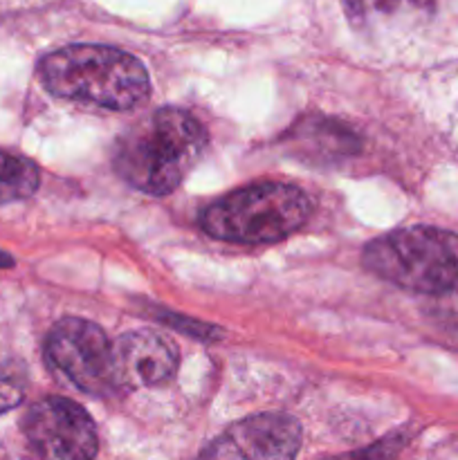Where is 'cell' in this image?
I'll return each instance as SVG.
<instances>
[{"label": "cell", "instance_id": "obj_1", "mask_svg": "<svg viewBox=\"0 0 458 460\" xmlns=\"http://www.w3.org/2000/svg\"><path fill=\"white\" fill-rule=\"evenodd\" d=\"M207 148V130L180 108H160L126 130L117 142L115 171L148 196L180 187Z\"/></svg>", "mask_w": 458, "mask_h": 460}, {"label": "cell", "instance_id": "obj_2", "mask_svg": "<svg viewBox=\"0 0 458 460\" xmlns=\"http://www.w3.org/2000/svg\"><path fill=\"white\" fill-rule=\"evenodd\" d=\"M39 76L61 99L130 111L148 97L151 81L137 57L108 45H67L40 58Z\"/></svg>", "mask_w": 458, "mask_h": 460}, {"label": "cell", "instance_id": "obj_3", "mask_svg": "<svg viewBox=\"0 0 458 460\" xmlns=\"http://www.w3.org/2000/svg\"><path fill=\"white\" fill-rule=\"evenodd\" d=\"M313 202L299 187L263 182L220 198L202 214L211 238L233 245H269L292 236L308 223Z\"/></svg>", "mask_w": 458, "mask_h": 460}, {"label": "cell", "instance_id": "obj_4", "mask_svg": "<svg viewBox=\"0 0 458 460\" xmlns=\"http://www.w3.org/2000/svg\"><path fill=\"white\" fill-rule=\"evenodd\" d=\"M362 261L375 277L418 295L458 286V236L447 229H398L368 243Z\"/></svg>", "mask_w": 458, "mask_h": 460}, {"label": "cell", "instance_id": "obj_5", "mask_svg": "<svg viewBox=\"0 0 458 460\" xmlns=\"http://www.w3.org/2000/svg\"><path fill=\"white\" fill-rule=\"evenodd\" d=\"M48 362L67 377L76 389L90 395L117 394L112 341L92 322L61 319L45 344Z\"/></svg>", "mask_w": 458, "mask_h": 460}, {"label": "cell", "instance_id": "obj_6", "mask_svg": "<svg viewBox=\"0 0 458 460\" xmlns=\"http://www.w3.org/2000/svg\"><path fill=\"white\" fill-rule=\"evenodd\" d=\"M22 431L40 460H94L99 449L94 422L76 402L45 398L22 418Z\"/></svg>", "mask_w": 458, "mask_h": 460}, {"label": "cell", "instance_id": "obj_7", "mask_svg": "<svg viewBox=\"0 0 458 460\" xmlns=\"http://www.w3.org/2000/svg\"><path fill=\"white\" fill-rule=\"evenodd\" d=\"M301 427L283 413H259L220 434L202 460H295Z\"/></svg>", "mask_w": 458, "mask_h": 460}, {"label": "cell", "instance_id": "obj_8", "mask_svg": "<svg viewBox=\"0 0 458 460\" xmlns=\"http://www.w3.org/2000/svg\"><path fill=\"white\" fill-rule=\"evenodd\" d=\"M117 389H144L169 380L178 368V346L151 331H133L112 344Z\"/></svg>", "mask_w": 458, "mask_h": 460}, {"label": "cell", "instance_id": "obj_9", "mask_svg": "<svg viewBox=\"0 0 458 460\" xmlns=\"http://www.w3.org/2000/svg\"><path fill=\"white\" fill-rule=\"evenodd\" d=\"M287 146L295 148L304 160L335 162L359 151V137L353 128L337 119L310 117L299 121L286 137Z\"/></svg>", "mask_w": 458, "mask_h": 460}, {"label": "cell", "instance_id": "obj_10", "mask_svg": "<svg viewBox=\"0 0 458 460\" xmlns=\"http://www.w3.org/2000/svg\"><path fill=\"white\" fill-rule=\"evenodd\" d=\"M341 3L346 16L357 30H373L382 22L407 13H429L436 7V0H341Z\"/></svg>", "mask_w": 458, "mask_h": 460}, {"label": "cell", "instance_id": "obj_11", "mask_svg": "<svg viewBox=\"0 0 458 460\" xmlns=\"http://www.w3.org/2000/svg\"><path fill=\"white\" fill-rule=\"evenodd\" d=\"M39 184L40 173L34 162L0 151V205L34 196Z\"/></svg>", "mask_w": 458, "mask_h": 460}, {"label": "cell", "instance_id": "obj_12", "mask_svg": "<svg viewBox=\"0 0 458 460\" xmlns=\"http://www.w3.org/2000/svg\"><path fill=\"white\" fill-rule=\"evenodd\" d=\"M407 440H409L407 431H395V434L377 440L375 445H368V447L357 449V452L341 454V456H332L326 460H393L400 452H402Z\"/></svg>", "mask_w": 458, "mask_h": 460}, {"label": "cell", "instance_id": "obj_13", "mask_svg": "<svg viewBox=\"0 0 458 460\" xmlns=\"http://www.w3.org/2000/svg\"><path fill=\"white\" fill-rule=\"evenodd\" d=\"M22 386L13 380H0V416L12 409H16L22 402Z\"/></svg>", "mask_w": 458, "mask_h": 460}, {"label": "cell", "instance_id": "obj_14", "mask_svg": "<svg viewBox=\"0 0 458 460\" xmlns=\"http://www.w3.org/2000/svg\"><path fill=\"white\" fill-rule=\"evenodd\" d=\"M12 265H13L12 256H9L7 252L0 250V270H7V268H12Z\"/></svg>", "mask_w": 458, "mask_h": 460}]
</instances>
